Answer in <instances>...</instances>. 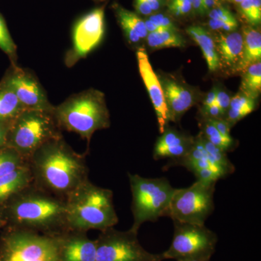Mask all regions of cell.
Returning a JSON list of instances; mask_svg holds the SVG:
<instances>
[{
  "label": "cell",
  "instance_id": "40",
  "mask_svg": "<svg viewBox=\"0 0 261 261\" xmlns=\"http://www.w3.org/2000/svg\"><path fill=\"white\" fill-rule=\"evenodd\" d=\"M202 6L205 13H207L218 6V0H202Z\"/></svg>",
  "mask_w": 261,
  "mask_h": 261
},
{
  "label": "cell",
  "instance_id": "34",
  "mask_svg": "<svg viewBox=\"0 0 261 261\" xmlns=\"http://www.w3.org/2000/svg\"><path fill=\"white\" fill-rule=\"evenodd\" d=\"M230 101H231V97L228 95L227 92L221 90V89H217V90H216V103L221 108V111L224 114V117L226 116L228 108H229Z\"/></svg>",
  "mask_w": 261,
  "mask_h": 261
},
{
  "label": "cell",
  "instance_id": "15",
  "mask_svg": "<svg viewBox=\"0 0 261 261\" xmlns=\"http://www.w3.org/2000/svg\"><path fill=\"white\" fill-rule=\"evenodd\" d=\"M160 82L162 86L169 121L176 123L195 105V94L189 87L173 79L164 77Z\"/></svg>",
  "mask_w": 261,
  "mask_h": 261
},
{
  "label": "cell",
  "instance_id": "14",
  "mask_svg": "<svg viewBox=\"0 0 261 261\" xmlns=\"http://www.w3.org/2000/svg\"><path fill=\"white\" fill-rule=\"evenodd\" d=\"M137 56L141 76L153 105L159 122V130L162 134L167 127L168 121H170L162 86L159 77L152 69L145 49L140 48L137 51Z\"/></svg>",
  "mask_w": 261,
  "mask_h": 261
},
{
  "label": "cell",
  "instance_id": "1",
  "mask_svg": "<svg viewBox=\"0 0 261 261\" xmlns=\"http://www.w3.org/2000/svg\"><path fill=\"white\" fill-rule=\"evenodd\" d=\"M28 163L32 183L65 200L81 184L89 179L85 157L75 152L63 137L42 145Z\"/></svg>",
  "mask_w": 261,
  "mask_h": 261
},
{
  "label": "cell",
  "instance_id": "12",
  "mask_svg": "<svg viewBox=\"0 0 261 261\" xmlns=\"http://www.w3.org/2000/svg\"><path fill=\"white\" fill-rule=\"evenodd\" d=\"M1 83L9 87L27 109L53 111L45 91L30 70L12 65Z\"/></svg>",
  "mask_w": 261,
  "mask_h": 261
},
{
  "label": "cell",
  "instance_id": "7",
  "mask_svg": "<svg viewBox=\"0 0 261 261\" xmlns=\"http://www.w3.org/2000/svg\"><path fill=\"white\" fill-rule=\"evenodd\" d=\"M0 261H58L56 236L5 226L0 236Z\"/></svg>",
  "mask_w": 261,
  "mask_h": 261
},
{
  "label": "cell",
  "instance_id": "16",
  "mask_svg": "<svg viewBox=\"0 0 261 261\" xmlns=\"http://www.w3.org/2000/svg\"><path fill=\"white\" fill-rule=\"evenodd\" d=\"M194 140L190 136L166 127L154 145V159H172L177 165L190 152Z\"/></svg>",
  "mask_w": 261,
  "mask_h": 261
},
{
  "label": "cell",
  "instance_id": "30",
  "mask_svg": "<svg viewBox=\"0 0 261 261\" xmlns=\"http://www.w3.org/2000/svg\"><path fill=\"white\" fill-rule=\"evenodd\" d=\"M148 19L159 28L177 32V28L173 20L166 15L159 13L149 15Z\"/></svg>",
  "mask_w": 261,
  "mask_h": 261
},
{
  "label": "cell",
  "instance_id": "46",
  "mask_svg": "<svg viewBox=\"0 0 261 261\" xmlns=\"http://www.w3.org/2000/svg\"><path fill=\"white\" fill-rule=\"evenodd\" d=\"M192 3H202V0H192Z\"/></svg>",
  "mask_w": 261,
  "mask_h": 261
},
{
  "label": "cell",
  "instance_id": "42",
  "mask_svg": "<svg viewBox=\"0 0 261 261\" xmlns=\"http://www.w3.org/2000/svg\"><path fill=\"white\" fill-rule=\"evenodd\" d=\"M145 24L146 29H147L148 34L149 33L159 32V31L163 30V29L159 28L157 25H154V24L152 23V22H151L149 19H146L145 20Z\"/></svg>",
  "mask_w": 261,
  "mask_h": 261
},
{
  "label": "cell",
  "instance_id": "2",
  "mask_svg": "<svg viewBox=\"0 0 261 261\" xmlns=\"http://www.w3.org/2000/svg\"><path fill=\"white\" fill-rule=\"evenodd\" d=\"M6 226L56 236L66 231L65 200L32 183L0 205Z\"/></svg>",
  "mask_w": 261,
  "mask_h": 261
},
{
  "label": "cell",
  "instance_id": "33",
  "mask_svg": "<svg viewBox=\"0 0 261 261\" xmlns=\"http://www.w3.org/2000/svg\"><path fill=\"white\" fill-rule=\"evenodd\" d=\"M210 19L225 20V21H234L237 20L232 13L224 7L217 6L208 12Z\"/></svg>",
  "mask_w": 261,
  "mask_h": 261
},
{
  "label": "cell",
  "instance_id": "45",
  "mask_svg": "<svg viewBox=\"0 0 261 261\" xmlns=\"http://www.w3.org/2000/svg\"><path fill=\"white\" fill-rule=\"evenodd\" d=\"M182 1H191L192 0H168V3H177V2H182Z\"/></svg>",
  "mask_w": 261,
  "mask_h": 261
},
{
  "label": "cell",
  "instance_id": "47",
  "mask_svg": "<svg viewBox=\"0 0 261 261\" xmlns=\"http://www.w3.org/2000/svg\"><path fill=\"white\" fill-rule=\"evenodd\" d=\"M94 2H97V3H102V2L106 1V0H93Z\"/></svg>",
  "mask_w": 261,
  "mask_h": 261
},
{
  "label": "cell",
  "instance_id": "3",
  "mask_svg": "<svg viewBox=\"0 0 261 261\" xmlns=\"http://www.w3.org/2000/svg\"><path fill=\"white\" fill-rule=\"evenodd\" d=\"M67 227L86 231H105L118 224L113 193L86 180L65 199Z\"/></svg>",
  "mask_w": 261,
  "mask_h": 261
},
{
  "label": "cell",
  "instance_id": "8",
  "mask_svg": "<svg viewBox=\"0 0 261 261\" xmlns=\"http://www.w3.org/2000/svg\"><path fill=\"white\" fill-rule=\"evenodd\" d=\"M174 223L172 243L162 253L164 260H210L218 243L216 233L205 225Z\"/></svg>",
  "mask_w": 261,
  "mask_h": 261
},
{
  "label": "cell",
  "instance_id": "20",
  "mask_svg": "<svg viewBox=\"0 0 261 261\" xmlns=\"http://www.w3.org/2000/svg\"><path fill=\"white\" fill-rule=\"evenodd\" d=\"M187 33L202 49L207 67L211 72L220 68L219 55L215 39L206 29L198 25H191L187 29Z\"/></svg>",
  "mask_w": 261,
  "mask_h": 261
},
{
  "label": "cell",
  "instance_id": "17",
  "mask_svg": "<svg viewBox=\"0 0 261 261\" xmlns=\"http://www.w3.org/2000/svg\"><path fill=\"white\" fill-rule=\"evenodd\" d=\"M214 39L220 65L232 71H238L243 56V34L238 32H228L219 34Z\"/></svg>",
  "mask_w": 261,
  "mask_h": 261
},
{
  "label": "cell",
  "instance_id": "38",
  "mask_svg": "<svg viewBox=\"0 0 261 261\" xmlns=\"http://www.w3.org/2000/svg\"><path fill=\"white\" fill-rule=\"evenodd\" d=\"M216 90H217V88L211 89L209 93L207 94L205 99H204L203 104H202V108L209 107L211 105L216 102Z\"/></svg>",
  "mask_w": 261,
  "mask_h": 261
},
{
  "label": "cell",
  "instance_id": "24",
  "mask_svg": "<svg viewBox=\"0 0 261 261\" xmlns=\"http://www.w3.org/2000/svg\"><path fill=\"white\" fill-rule=\"evenodd\" d=\"M242 75L241 92L247 97L256 99L261 89L260 61L249 65Z\"/></svg>",
  "mask_w": 261,
  "mask_h": 261
},
{
  "label": "cell",
  "instance_id": "18",
  "mask_svg": "<svg viewBox=\"0 0 261 261\" xmlns=\"http://www.w3.org/2000/svg\"><path fill=\"white\" fill-rule=\"evenodd\" d=\"M113 8L118 23L130 44H137L141 39H146L148 32L146 29L145 20L118 3H115Z\"/></svg>",
  "mask_w": 261,
  "mask_h": 261
},
{
  "label": "cell",
  "instance_id": "4",
  "mask_svg": "<svg viewBox=\"0 0 261 261\" xmlns=\"http://www.w3.org/2000/svg\"><path fill=\"white\" fill-rule=\"evenodd\" d=\"M53 114L61 130L77 134L88 144L94 132L111 125L104 94L94 89L68 97L55 106Z\"/></svg>",
  "mask_w": 261,
  "mask_h": 261
},
{
  "label": "cell",
  "instance_id": "11",
  "mask_svg": "<svg viewBox=\"0 0 261 261\" xmlns=\"http://www.w3.org/2000/svg\"><path fill=\"white\" fill-rule=\"evenodd\" d=\"M105 34V5L81 17L72 32V47L65 57L68 67L73 66L100 44Z\"/></svg>",
  "mask_w": 261,
  "mask_h": 261
},
{
  "label": "cell",
  "instance_id": "19",
  "mask_svg": "<svg viewBox=\"0 0 261 261\" xmlns=\"http://www.w3.org/2000/svg\"><path fill=\"white\" fill-rule=\"evenodd\" d=\"M32 181V171L29 163L0 177V205L28 187Z\"/></svg>",
  "mask_w": 261,
  "mask_h": 261
},
{
  "label": "cell",
  "instance_id": "41",
  "mask_svg": "<svg viewBox=\"0 0 261 261\" xmlns=\"http://www.w3.org/2000/svg\"><path fill=\"white\" fill-rule=\"evenodd\" d=\"M148 3L152 12H156L161 9L163 5V0H146Z\"/></svg>",
  "mask_w": 261,
  "mask_h": 261
},
{
  "label": "cell",
  "instance_id": "43",
  "mask_svg": "<svg viewBox=\"0 0 261 261\" xmlns=\"http://www.w3.org/2000/svg\"><path fill=\"white\" fill-rule=\"evenodd\" d=\"M6 226V221L3 217V213H2L1 208H0V228H4Z\"/></svg>",
  "mask_w": 261,
  "mask_h": 261
},
{
  "label": "cell",
  "instance_id": "9",
  "mask_svg": "<svg viewBox=\"0 0 261 261\" xmlns=\"http://www.w3.org/2000/svg\"><path fill=\"white\" fill-rule=\"evenodd\" d=\"M216 184L196 181L187 188L176 189L168 216L176 222L205 225L214 212Z\"/></svg>",
  "mask_w": 261,
  "mask_h": 261
},
{
  "label": "cell",
  "instance_id": "44",
  "mask_svg": "<svg viewBox=\"0 0 261 261\" xmlns=\"http://www.w3.org/2000/svg\"><path fill=\"white\" fill-rule=\"evenodd\" d=\"M226 1L228 2V3H233V4H240L244 0H226Z\"/></svg>",
  "mask_w": 261,
  "mask_h": 261
},
{
  "label": "cell",
  "instance_id": "28",
  "mask_svg": "<svg viewBox=\"0 0 261 261\" xmlns=\"http://www.w3.org/2000/svg\"><path fill=\"white\" fill-rule=\"evenodd\" d=\"M0 49L9 57L12 65H17L16 44L10 36L6 22L1 13H0Z\"/></svg>",
  "mask_w": 261,
  "mask_h": 261
},
{
  "label": "cell",
  "instance_id": "35",
  "mask_svg": "<svg viewBox=\"0 0 261 261\" xmlns=\"http://www.w3.org/2000/svg\"><path fill=\"white\" fill-rule=\"evenodd\" d=\"M202 114L205 118H224V114L216 102L209 107L202 108Z\"/></svg>",
  "mask_w": 261,
  "mask_h": 261
},
{
  "label": "cell",
  "instance_id": "37",
  "mask_svg": "<svg viewBox=\"0 0 261 261\" xmlns=\"http://www.w3.org/2000/svg\"><path fill=\"white\" fill-rule=\"evenodd\" d=\"M135 8L139 13L145 16L151 15L153 13L146 0H135Z\"/></svg>",
  "mask_w": 261,
  "mask_h": 261
},
{
  "label": "cell",
  "instance_id": "22",
  "mask_svg": "<svg viewBox=\"0 0 261 261\" xmlns=\"http://www.w3.org/2000/svg\"><path fill=\"white\" fill-rule=\"evenodd\" d=\"M25 109L14 92L0 82V122L10 125Z\"/></svg>",
  "mask_w": 261,
  "mask_h": 261
},
{
  "label": "cell",
  "instance_id": "26",
  "mask_svg": "<svg viewBox=\"0 0 261 261\" xmlns=\"http://www.w3.org/2000/svg\"><path fill=\"white\" fill-rule=\"evenodd\" d=\"M201 134L206 140L224 152L231 150L234 147L232 137H226L221 135L208 118H204Z\"/></svg>",
  "mask_w": 261,
  "mask_h": 261
},
{
  "label": "cell",
  "instance_id": "31",
  "mask_svg": "<svg viewBox=\"0 0 261 261\" xmlns=\"http://www.w3.org/2000/svg\"><path fill=\"white\" fill-rule=\"evenodd\" d=\"M208 27L214 31H221L226 33L235 32L238 29V23L234 21H225V20L210 19L208 21Z\"/></svg>",
  "mask_w": 261,
  "mask_h": 261
},
{
  "label": "cell",
  "instance_id": "5",
  "mask_svg": "<svg viewBox=\"0 0 261 261\" xmlns=\"http://www.w3.org/2000/svg\"><path fill=\"white\" fill-rule=\"evenodd\" d=\"M61 130L53 111L25 109L10 123L5 145L28 162L44 144L63 137Z\"/></svg>",
  "mask_w": 261,
  "mask_h": 261
},
{
  "label": "cell",
  "instance_id": "23",
  "mask_svg": "<svg viewBox=\"0 0 261 261\" xmlns=\"http://www.w3.org/2000/svg\"><path fill=\"white\" fill-rule=\"evenodd\" d=\"M255 108V99L247 97L243 92H240L231 98L229 108L224 120L231 128L240 120L251 113Z\"/></svg>",
  "mask_w": 261,
  "mask_h": 261
},
{
  "label": "cell",
  "instance_id": "21",
  "mask_svg": "<svg viewBox=\"0 0 261 261\" xmlns=\"http://www.w3.org/2000/svg\"><path fill=\"white\" fill-rule=\"evenodd\" d=\"M243 49L238 71H243L249 65L260 61L261 34L257 29L245 27L243 29Z\"/></svg>",
  "mask_w": 261,
  "mask_h": 261
},
{
  "label": "cell",
  "instance_id": "13",
  "mask_svg": "<svg viewBox=\"0 0 261 261\" xmlns=\"http://www.w3.org/2000/svg\"><path fill=\"white\" fill-rule=\"evenodd\" d=\"M58 261H96L97 243L86 231L68 229L56 235Z\"/></svg>",
  "mask_w": 261,
  "mask_h": 261
},
{
  "label": "cell",
  "instance_id": "27",
  "mask_svg": "<svg viewBox=\"0 0 261 261\" xmlns=\"http://www.w3.org/2000/svg\"><path fill=\"white\" fill-rule=\"evenodd\" d=\"M27 163L14 149L5 145L0 147V177L23 167Z\"/></svg>",
  "mask_w": 261,
  "mask_h": 261
},
{
  "label": "cell",
  "instance_id": "6",
  "mask_svg": "<svg viewBox=\"0 0 261 261\" xmlns=\"http://www.w3.org/2000/svg\"><path fill=\"white\" fill-rule=\"evenodd\" d=\"M132 194V212L134 222L130 230L138 233L147 221L168 216L170 204L176 189L166 178H149L128 173Z\"/></svg>",
  "mask_w": 261,
  "mask_h": 261
},
{
  "label": "cell",
  "instance_id": "36",
  "mask_svg": "<svg viewBox=\"0 0 261 261\" xmlns=\"http://www.w3.org/2000/svg\"><path fill=\"white\" fill-rule=\"evenodd\" d=\"M208 119L210 120L211 123L214 125L221 135L226 137H231V135H230L231 127L228 126V123H226L224 118H208Z\"/></svg>",
  "mask_w": 261,
  "mask_h": 261
},
{
  "label": "cell",
  "instance_id": "25",
  "mask_svg": "<svg viewBox=\"0 0 261 261\" xmlns=\"http://www.w3.org/2000/svg\"><path fill=\"white\" fill-rule=\"evenodd\" d=\"M147 44L152 49H162L168 47H182L185 46L184 38L177 32L171 30L159 31L149 33L147 38Z\"/></svg>",
  "mask_w": 261,
  "mask_h": 261
},
{
  "label": "cell",
  "instance_id": "39",
  "mask_svg": "<svg viewBox=\"0 0 261 261\" xmlns=\"http://www.w3.org/2000/svg\"><path fill=\"white\" fill-rule=\"evenodd\" d=\"M9 126L10 125L0 122V147H3L5 145L7 132H8Z\"/></svg>",
  "mask_w": 261,
  "mask_h": 261
},
{
  "label": "cell",
  "instance_id": "10",
  "mask_svg": "<svg viewBox=\"0 0 261 261\" xmlns=\"http://www.w3.org/2000/svg\"><path fill=\"white\" fill-rule=\"evenodd\" d=\"M138 233L111 227L101 231L97 243L96 261H163L162 253L149 252L140 245Z\"/></svg>",
  "mask_w": 261,
  "mask_h": 261
},
{
  "label": "cell",
  "instance_id": "29",
  "mask_svg": "<svg viewBox=\"0 0 261 261\" xmlns=\"http://www.w3.org/2000/svg\"><path fill=\"white\" fill-rule=\"evenodd\" d=\"M239 5V10L247 22L253 27L261 22V0H244Z\"/></svg>",
  "mask_w": 261,
  "mask_h": 261
},
{
  "label": "cell",
  "instance_id": "48",
  "mask_svg": "<svg viewBox=\"0 0 261 261\" xmlns=\"http://www.w3.org/2000/svg\"><path fill=\"white\" fill-rule=\"evenodd\" d=\"M185 261H210V260H185Z\"/></svg>",
  "mask_w": 261,
  "mask_h": 261
},
{
  "label": "cell",
  "instance_id": "32",
  "mask_svg": "<svg viewBox=\"0 0 261 261\" xmlns=\"http://www.w3.org/2000/svg\"><path fill=\"white\" fill-rule=\"evenodd\" d=\"M192 2L182 1L177 3H168V9L176 16L189 14L192 10Z\"/></svg>",
  "mask_w": 261,
  "mask_h": 261
}]
</instances>
